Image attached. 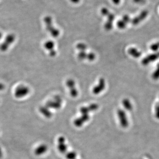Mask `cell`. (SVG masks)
Instances as JSON below:
<instances>
[{"instance_id":"obj_3","label":"cell","mask_w":159,"mask_h":159,"mask_svg":"<svg viewBox=\"0 0 159 159\" xmlns=\"http://www.w3.org/2000/svg\"><path fill=\"white\" fill-rule=\"evenodd\" d=\"M62 103V100L61 97L59 96H55L53 99L48 101L45 106L48 109L58 110L61 108Z\"/></svg>"},{"instance_id":"obj_18","label":"cell","mask_w":159,"mask_h":159,"mask_svg":"<svg viewBox=\"0 0 159 159\" xmlns=\"http://www.w3.org/2000/svg\"><path fill=\"white\" fill-rule=\"evenodd\" d=\"M152 77L153 80L157 81L159 79V64L157 65L156 68L155 69L152 75Z\"/></svg>"},{"instance_id":"obj_16","label":"cell","mask_w":159,"mask_h":159,"mask_svg":"<svg viewBox=\"0 0 159 159\" xmlns=\"http://www.w3.org/2000/svg\"><path fill=\"white\" fill-rule=\"evenodd\" d=\"M122 104L124 108L128 111H131L133 109V106L129 99L125 98L122 101Z\"/></svg>"},{"instance_id":"obj_2","label":"cell","mask_w":159,"mask_h":159,"mask_svg":"<svg viewBox=\"0 0 159 159\" xmlns=\"http://www.w3.org/2000/svg\"><path fill=\"white\" fill-rule=\"evenodd\" d=\"M47 31L51 34V36L54 38L58 37L60 35V31L53 25L52 20L51 16H47L44 19Z\"/></svg>"},{"instance_id":"obj_10","label":"cell","mask_w":159,"mask_h":159,"mask_svg":"<svg viewBox=\"0 0 159 159\" xmlns=\"http://www.w3.org/2000/svg\"><path fill=\"white\" fill-rule=\"evenodd\" d=\"M29 93V89L26 86H21L17 87L15 91V96L17 98H22Z\"/></svg>"},{"instance_id":"obj_20","label":"cell","mask_w":159,"mask_h":159,"mask_svg":"<svg viewBox=\"0 0 159 159\" xmlns=\"http://www.w3.org/2000/svg\"><path fill=\"white\" fill-rule=\"evenodd\" d=\"M150 50L153 52H159V42H155L152 44L150 46Z\"/></svg>"},{"instance_id":"obj_27","label":"cell","mask_w":159,"mask_h":159,"mask_svg":"<svg viewBox=\"0 0 159 159\" xmlns=\"http://www.w3.org/2000/svg\"></svg>"},{"instance_id":"obj_24","label":"cell","mask_w":159,"mask_h":159,"mask_svg":"<svg viewBox=\"0 0 159 159\" xmlns=\"http://www.w3.org/2000/svg\"><path fill=\"white\" fill-rule=\"evenodd\" d=\"M72 2L74 3H78L79 1H80V0H70Z\"/></svg>"},{"instance_id":"obj_23","label":"cell","mask_w":159,"mask_h":159,"mask_svg":"<svg viewBox=\"0 0 159 159\" xmlns=\"http://www.w3.org/2000/svg\"><path fill=\"white\" fill-rule=\"evenodd\" d=\"M112 1L114 4L117 5V4H118L120 3L121 0H112Z\"/></svg>"},{"instance_id":"obj_19","label":"cell","mask_w":159,"mask_h":159,"mask_svg":"<svg viewBox=\"0 0 159 159\" xmlns=\"http://www.w3.org/2000/svg\"><path fill=\"white\" fill-rule=\"evenodd\" d=\"M127 24H128L124 20L122 19V20H120L117 23V26L118 28L120 29H124L126 28Z\"/></svg>"},{"instance_id":"obj_4","label":"cell","mask_w":159,"mask_h":159,"mask_svg":"<svg viewBox=\"0 0 159 159\" xmlns=\"http://www.w3.org/2000/svg\"><path fill=\"white\" fill-rule=\"evenodd\" d=\"M101 13L103 16H108V21L104 25L105 30L108 31L111 30L113 28V23L115 19V16L113 14H111L106 8L102 9Z\"/></svg>"},{"instance_id":"obj_26","label":"cell","mask_w":159,"mask_h":159,"mask_svg":"<svg viewBox=\"0 0 159 159\" xmlns=\"http://www.w3.org/2000/svg\"><path fill=\"white\" fill-rule=\"evenodd\" d=\"M1 33H0V38H1Z\"/></svg>"},{"instance_id":"obj_6","label":"cell","mask_w":159,"mask_h":159,"mask_svg":"<svg viewBox=\"0 0 159 159\" xmlns=\"http://www.w3.org/2000/svg\"><path fill=\"white\" fill-rule=\"evenodd\" d=\"M117 115L121 126L123 128L128 127L129 125V121L125 111L119 109L117 111Z\"/></svg>"},{"instance_id":"obj_17","label":"cell","mask_w":159,"mask_h":159,"mask_svg":"<svg viewBox=\"0 0 159 159\" xmlns=\"http://www.w3.org/2000/svg\"><path fill=\"white\" fill-rule=\"evenodd\" d=\"M39 111H40V112L47 118H50L52 116V114L50 111V110L46 108L45 106L40 107Z\"/></svg>"},{"instance_id":"obj_7","label":"cell","mask_w":159,"mask_h":159,"mask_svg":"<svg viewBox=\"0 0 159 159\" xmlns=\"http://www.w3.org/2000/svg\"><path fill=\"white\" fill-rule=\"evenodd\" d=\"M66 86L69 89L70 95L73 98L77 97L78 92L76 87V83L72 79H68L66 81Z\"/></svg>"},{"instance_id":"obj_5","label":"cell","mask_w":159,"mask_h":159,"mask_svg":"<svg viewBox=\"0 0 159 159\" xmlns=\"http://www.w3.org/2000/svg\"><path fill=\"white\" fill-rule=\"evenodd\" d=\"M159 59V51L154 52L153 53L149 54L142 59L141 63L142 65L147 66L151 63L156 61Z\"/></svg>"},{"instance_id":"obj_11","label":"cell","mask_w":159,"mask_h":159,"mask_svg":"<svg viewBox=\"0 0 159 159\" xmlns=\"http://www.w3.org/2000/svg\"><path fill=\"white\" fill-rule=\"evenodd\" d=\"M44 46L49 51V55L51 57H54L57 54L55 50V44L53 41L51 40L46 41L45 43Z\"/></svg>"},{"instance_id":"obj_13","label":"cell","mask_w":159,"mask_h":159,"mask_svg":"<svg viewBox=\"0 0 159 159\" xmlns=\"http://www.w3.org/2000/svg\"><path fill=\"white\" fill-rule=\"evenodd\" d=\"M128 54L134 58H138L142 55L140 51L136 47H131L129 48L127 51Z\"/></svg>"},{"instance_id":"obj_1","label":"cell","mask_w":159,"mask_h":159,"mask_svg":"<svg viewBox=\"0 0 159 159\" xmlns=\"http://www.w3.org/2000/svg\"><path fill=\"white\" fill-rule=\"evenodd\" d=\"M76 47L79 51L77 57L79 60H88L89 61H92L96 58V55L94 53L89 52L88 53L87 52L88 47L86 44L83 43H78L76 45Z\"/></svg>"},{"instance_id":"obj_12","label":"cell","mask_w":159,"mask_h":159,"mask_svg":"<svg viewBox=\"0 0 159 159\" xmlns=\"http://www.w3.org/2000/svg\"><path fill=\"white\" fill-rule=\"evenodd\" d=\"M58 148L59 151L62 154H66L67 152V146L66 144V139L64 137L61 136L58 139Z\"/></svg>"},{"instance_id":"obj_9","label":"cell","mask_w":159,"mask_h":159,"mask_svg":"<svg viewBox=\"0 0 159 159\" xmlns=\"http://www.w3.org/2000/svg\"><path fill=\"white\" fill-rule=\"evenodd\" d=\"M81 116L76 118L74 121V124L76 127H80L82 126L85 123H86L90 119L89 114H81Z\"/></svg>"},{"instance_id":"obj_15","label":"cell","mask_w":159,"mask_h":159,"mask_svg":"<svg viewBox=\"0 0 159 159\" xmlns=\"http://www.w3.org/2000/svg\"><path fill=\"white\" fill-rule=\"evenodd\" d=\"M48 149L47 145L45 144H42L36 148L35 150V153L36 155H41L45 153H46Z\"/></svg>"},{"instance_id":"obj_25","label":"cell","mask_w":159,"mask_h":159,"mask_svg":"<svg viewBox=\"0 0 159 159\" xmlns=\"http://www.w3.org/2000/svg\"><path fill=\"white\" fill-rule=\"evenodd\" d=\"M1 156V149H0V157Z\"/></svg>"},{"instance_id":"obj_21","label":"cell","mask_w":159,"mask_h":159,"mask_svg":"<svg viewBox=\"0 0 159 159\" xmlns=\"http://www.w3.org/2000/svg\"><path fill=\"white\" fill-rule=\"evenodd\" d=\"M76 153L74 151H70L66 153V157L67 159H76Z\"/></svg>"},{"instance_id":"obj_14","label":"cell","mask_w":159,"mask_h":159,"mask_svg":"<svg viewBox=\"0 0 159 159\" xmlns=\"http://www.w3.org/2000/svg\"><path fill=\"white\" fill-rule=\"evenodd\" d=\"M148 15V13L147 12H144L141 13V14L138 16L137 17H135L132 21V24L133 25H137L140 23L141 21H143L145 18L147 17Z\"/></svg>"},{"instance_id":"obj_8","label":"cell","mask_w":159,"mask_h":159,"mask_svg":"<svg viewBox=\"0 0 159 159\" xmlns=\"http://www.w3.org/2000/svg\"><path fill=\"white\" fill-rule=\"evenodd\" d=\"M106 87V81L103 78H100L98 84L94 87L93 89V93L98 95L102 93Z\"/></svg>"},{"instance_id":"obj_22","label":"cell","mask_w":159,"mask_h":159,"mask_svg":"<svg viewBox=\"0 0 159 159\" xmlns=\"http://www.w3.org/2000/svg\"><path fill=\"white\" fill-rule=\"evenodd\" d=\"M155 117L158 119H159V103H157L155 105Z\"/></svg>"}]
</instances>
